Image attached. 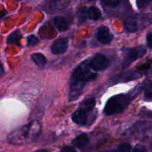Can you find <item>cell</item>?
Here are the masks:
<instances>
[{
	"mask_svg": "<svg viewBox=\"0 0 152 152\" xmlns=\"http://www.w3.org/2000/svg\"><path fill=\"white\" fill-rule=\"evenodd\" d=\"M89 142L88 137L86 135V134H82L80 135L77 136L73 141V144L76 146V147L79 148H82L85 147L87 145Z\"/></svg>",
	"mask_w": 152,
	"mask_h": 152,
	"instance_id": "7c38bea8",
	"label": "cell"
},
{
	"mask_svg": "<svg viewBox=\"0 0 152 152\" xmlns=\"http://www.w3.org/2000/svg\"><path fill=\"white\" fill-rule=\"evenodd\" d=\"M120 0H102V3L109 7H115L119 5Z\"/></svg>",
	"mask_w": 152,
	"mask_h": 152,
	"instance_id": "7402d4cb",
	"label": "cell"
},
{
	"mask_svg": "<svg viewBox=\"0 0 152 152\" xmlns=\"http://www.w3.org/2000/svg\"><path fill=\"white\" fill-rule=\"evenodd\" d=\"M73 122L79 125H84L87 123L88 117L86 112L85 110H82L81 108L76 110L71 116Z\"/></svg>",
	"mask_w": 152,
	"mask_h": 152,
	"instance_id": "9c48e42d",
	"label": "cell"
},
{
	"mask_svg": "<svg viewBox=\"0 0 152 152\" xmlns=\"http://www.w3.org/2000/svg\"><path fill=\"white\" fill-rule=\"evenodd\" d=\"M87 16L88 18L93 20H96L99 19L101 16V12L99 8L96 7H90L87 8Z\"/></svg>",
	"mask_w": 152,
	"mask_h": 152,
	"instance_id": "4fadbf2b",
	"label": "cell"
},
{
	"mask_svg": "<svg viewBox=\"0 0 152 152\" xmlns=\"http://www.w3.org/2000/svg\"><path fill=\"white\" fill-rule=\"evenodd\" d=\"M132 98L131 95L119 94L111 97L105 107V111L106 115H114L122 113L129 106Z\"/></svg>",
	"mask_w": 152,
	"mask_h": 152,
	"instance_id": "3957f363",
	"label": "cell"
},
{
	"mask_svg": "<svg viewBox=\"0 0 152 152\" xmlns=\"http://www.w3.org/2000/svg\"><path fill=\"white\" fill-rule=\"evenodd\" d=\"M145 98L148 101H152V82H149L145 86Z\"/></svg>",
	"mask_w": 152,
	"mask_h": 152,
	"instance_id": "ffe728a7",
	"label": "cell"
},
{
	"mask_svg": "<svg viewBox=\"0 0 152 152\" xmlns=\"http://www.w3.org/2000/svg\"><path fill=\"white\" fill-rule=\"evenodd\" d=\"M89 63H83L77 66V68L73 72L71 77V89L72 94L71 95L77 98L80 91L85 86L87 81L94 80L96 77V73L91 71Z\"/></svg>",
	"mask_w": 152,
	"mask_h": 152,
	"instance_id": "7a4b0ae2",
	"label": "cell"
},
{
	"mask_svg": "<svg viewBox=\"0 0 152 152\" xmlns=\"http://www.w3.org/2000/svg\"><path fill=\"white\" fill-rule=\"evenodd\" d=\"M31 59L35 63L36 65L39 66H43L47 63V60H46L45 57L40 53L33 54L31 55Z\"/></svg>",
	"mask_w": 152,
	"mask_h": 152,
	"instance_id": "5bb4252c",
	"label": "cell"
},
{
	"mask_svg": "<svg viewBox=\"0 0 152 152\" xmlns=\"http://www.w3.org/2000/svg\"><path fill=\"white\" fill-rule=\"evenodd\" d=\"M20 39V32H19V30H16V31H13L12 34H10V35L8 37V38H7V43H9V44L19 45Z\"/></svg>",
	"mask_w": 152,
	"mask_h": 152,
	"instance_id": "9a60e30c",
	"label": "cell"
},
{
	"mask_svg": "<svg viewBox=\"0 0 152 152\" xmlns=\"http://www.w3.org/2000/svg\"><path fill=\"white\" fill-rule=\"evenodd\" d=\"M113 34L106 26H101L96 31V38L103 44H108L113 40Z\"/></svg>",
	"mask_w": 152,
	"mask_h": 152,
	"instance_id": "8992f818",
	"label": "cell"
},
{
	"mask_svg": "<svg viewBox=\"0 0 152 152\" xmlns=\"http://www.w3.org/2000/svg\"><path fill=\"white\" fill-rule=\"evenodd\" d=\"M145 53V50L142 47L135 48V49H132L129 52L127 58L125 60L124 63H123V68H126L129 66L130 64H132L134 61L137 60L138 58L143 56Z\"/></svg>",
	"mask_w": 152,
	"mask_h": 152,
	"instance_id": "5b68a950",
	"label": "cell"
},
{
	"mask_svg": "<svg viewBox=\"0 0 152 152\" xmlns=\"http://www.w3.org/2000/svg\"><path fill=\"white\" fill-rule=\"evenodd\" d=\"M151 0H137V5L140 9L145 8L151 3Z\"/></svg>",
	"mask_w": 152,
	"mask_h": 152,
	"instance_id": "cb8c5ba5",
	"label": "cell"
},
{
	"mask_svg": "<svg viewBox=\"0 0 152 152\" xmlns=\"http://www.w3.org/2000/svg\"><path fill=\"white\" fill-rule=\"evenodd\" d=\"M60 152H77V151L71 146H65L61 149Z\"/></svg>",
	"mask_w": 152,
	"mask_h": 152,
	"instance_id": "484cf974",
	"label": "cell"
},
{
	"mask_svg": "<svg viewBox=\"0 0 152 152\" xmlns=\"http://www.w3.org/2000/svg\"><path fill=\"white\" fill-rule=\"evenodd\" d=\"M68 49V40L65 38H59L53 43L51 46L52 53L60 55L65 53Z\"/></svg>",
	"mask_w": 152,
	"mask_h": 152,
	"instance_id": "ba28073f",
	"label": "cell"
},
{
	"mask_svg": "<svg viewBox=\"0 0 152 152\" xmlns=\"http://www.w3.org/2000/svg\"><path fill=\"white\" fill-rule=\"evenodd\" d=\"M118 152H132V146L129 143H123L118 147Z\"/></svg>",
	"mask_w": 152,
	"mask_h": 152,
	"instance_id": "44dd1931",
	"label": "cell"
},
{
	"mask_svg": "<svg viewBox=\"0 0 152 152\" xmlns=\"http://www.w3.org/2000/svg\"><path fill=\"white\" fill-rule=\"evenodd\" d=\"M38 152H49V151H48L46 150H41V151H39Z\"/></svg>",
	"mask_w": 152,
	"mask_h": 152,
	"instance_id": "f1b7e54d",
	"label": "cell"
},
{
	"mask_svg": "<svg viewBox=\"0 0 152 152\" xmlns=\"http://www.w3.org/2000/svg\"><path fill=\"white\" fill-rule=\"evenodd\" d=\"M69 2V0H48L43 6V8L48 12L55 11L63 8Z\"/></svg>",
	"mask_w": 152,
	"mask_h": 152,
	"instance_id": "52a82bcc",
	"label": "cell"
},
{
	"mask_svg": "<svg viewBox=\"0 0 152 152\" xmlns=\"http://www.w3.org/2000/svg\"><path fill=\"white\" fill-rule=\"evenodd\" d=\"M132 152H147V151L146 148H145L143 145H137L135 146L134 148L132 150Z\"/></svg>",
	"mask_w": 152,
	"mask_h": 152,
	"instance_id": "d4e9b609",
	"label": "cell"
},
{
	"mask_svg": "<svg viewBox=\"0 0 152 152\" xmlns=\"http://www.w3.org/2000/svg\"><path fill=\"white\" fill-rule=\"evenodd\" d=\"M95 104H96V101H95L94 98H88V99H86V101H84L82 103L81 109L85 110L86 112L90 111V110H91L94 107Z\"/></svg>",
	"mask_w": 152,
	"mask_h": 152,
	"instance_id": "2e32d148",
	"label": "cell"
},
{
	"mask_svg": "<svg viewBox=\"0 0 152 152\" xmlns=\"http://www.w3.org/2000/svg\"><path fill=\"white\" fill-rule=\"evenodd\" d=\"M77 14L79 20L81 21V22H84V21H86V19L88 18L87 8L85 7H80V8L77 10Z\"/></svg>",
	"mask_w": 152,
	"mask_h": 152,
	"instance_id": "d6986e66",
	"label": "cell"
},
{
	"mask_svg": "<svg viewBox=\"0 0 152 152\" xmlns=\"http://www.w3.org/2000/svg\"><path fill=\"white\" fill-rule=\"evenodd\" d=\"M28 46H34L39 43V40L35 35H31L28 37Z\"/></svg>",
	"mask_w": 152,
	"mask_h": 152,
	"instance_id": "603a6c76",
	"label": "cell"
},
{
	"mask_svg": "<svg viewBox=\"0 0 152 152\" xmlns=\"http://www.w3.org/2000/svg\"><path fill=\"white\" fill-rule=\"evenodd\" d=\"M147 43L148 46L152 49V34H148L147 35Z\"/></svg>",
	"mask_w": 152,
	"mask_h": 152,
	"instance_id": "4316f807",
	"label": "cell"
},
{
	"mask_svg": "<svg viewBox=\"0 0 152 152\" xmlns=\"http://www.w3.org/2000/svg\"><path fill=\"white\" fill-rule=\"evenodd\" d=\"M41 124L32 121L28 125L12 132L8 137L9 142L13 145H23L36 139L41 132Z\"/></svg>",
	"mask_w": 152,
	"mask_h": 152,
	"instance_id": "6da1fadb",
	"label": "cell"
},
{
	"mask_svg": "<svg viewBox=\"0 0 152 152\" xmlns=\"http://www.w3.org/2000/svg\"><path fill=\"white\" fill-rule=\"evenodd\" d=\"M124 27L126 32L132 33L136 31L137 30V19L136 16H129L125 20Z\"/></svg>",
	"mask_w": 152,
	"mask_h": 152,
	"instance_id": "30bf717a",
	"label": "cell"
},
{
	"mask_svg": "<svg viewBox=\"0 0 152 152\" xmlns=\"http://www.w3.org/2000/svg\"><path fill=\"white\" fill-rule=\"evenodd\" d=\"M140 19L145 26L152 24V13H145L140 16Z\"/></svg>",
	"mask_w": 152,
	"mask_h": 152,
	"instance_id": "ac0fdd59",
	"label": "cell"
},
{
	"mask_svg": "<svg viewBox=\"0 0 152 152\" xmlns=\"http://www.w3.org/2000/svg\"><path fill=\"white\" fill-rule=\"evenodd\" d=\"M140 77V74L138 72H128L126 74H123V75H120V79H118L117 80H120V81H128V80H134V79L139 78Z\"/></svg>",
	"mask_w": 152,
	"mask_h": 152,
	"instance_id": "e0dca14e",
	"label": "cell"
},
{
	"mask_svg": "<svg viewBox=\"0 0 152 152\" xmlns=\"http://www.w3.org/2000/svg\"><path fill=\"white\" fill-rule=\"evenodd\" d=\"M101 152H118V151H116L114 150H108V151H102Z\"/></svg>",
	"mask_w": 152,
	"mask_h": 152,
	"instance_id": "83f0119b",
	"label": "cell"
},
{
	"mask_svg": "<svg viewBox=\"0 0 152 152\" xmlns=\"http://www.w3.org/2000/svg\"><path fill=\"white\" fill-rule=\"evenodd\" d=\"M109 60L105 55L98 54L95 55L90 61L89 65L94 71H103L109 66Z\"/></svg>",
	"mask_w": 152,
	"mask_h": 152,
	"instance_id": "277c9868",
	"label": "cell"
},
{
	"mask_svg": "<svg viewBox=\"0 0 152 152\" xmlns=\"http://www.w3.org/2000/svg\"><path fill=\"white\" fill-rule=\"evenodd\" d=\"M53 24L59 31H66L69 27V23L67 19L62 16H56L53 19Z\"/></svg>",
	"mask_w": 152,
	"mask_h": 152,
	"instance_id": "8fae6325",
	"label": "cell"
}]
</instances>
